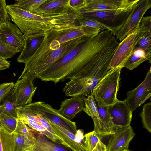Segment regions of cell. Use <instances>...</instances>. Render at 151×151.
<instances>
[{
    "label": "cell",
    "mask_w": 151,
    "mask_h": 151,
    "mask_svg": "<svg viewBox=\"0 0 151 151\" xmlns=\"http://www.w3.org/2000/svg\"><path fill=\"white\" fill-rule=\"evenodd\" d=\"M138 27L133 29L120 43L111 60L109 70L123 68L136 47Z\"/></svg>",
    "instance_id": "ba28073f"
},
{
    "label": "cell",
    "mask_w": 151,
    "mask_h": 151,
    "mask_svg": "<svg viewBox=\"0 0 151 151\" xmlns=\"http://www.w3.org/2000/svg\"><path fill=\"white\" fill-rule=\"evenodd\" d=\"M47 120L52 131L61 139L65 146L70 149L72 151H88L85 142H79L75 135L70 131L62 126Z\"/></svg>",
    "instance_id": "2e32d148"
},
{
    "label": "cell",
    "mask_w": 151,
    "mask_h": 151,
    "mask_svg": "<svg viewBox=\"0 0 151 151\" xmlns=\"http://www.w3.org/2000/svg\"><path fill=\"white\" fill-rule=\"evenodd\" d=\"M17 118L0 113V128L9 133L14 132L17 124Z\"/></svg>",
    "instance_id": "4316f807"
},
{
    "label": "cell",
    "mask_w": 151,
    "mask_h": 151,
    "mask_svg": "<svg viewBox=\"0 0 151 151\" xmlns=\"http://www.w3.org/2000/svg\"><path fill=\"white\" fill-rule=\"evenodd\" d=\"M10 63L7 60L0 57V71L5 70L10 67Z\"/></svg>",
    "instance_id": "74e56055"
},
{
    "label": "cell",
    "mask_w": 151,
    "mask_h": 151,
    "mask_svg": "<svg viewBox=\"0 0 151 151\" xmlns=\"http://www.w3.org/2000/svg\"><path fill=\"white\" fill-rule=\"evenodd\" d=\"M70 0H48L38 8L42 11H50L64 6L69 4Z\"/></svg>",
    "instance_id": "f546056e"
},
{
    "label": "cell",
    "mask_w": 151,
    "mask_h": 151,
    "mask_svg": "<svg viewBox=\"0 0 151 151\" xmlns=\"http://www.w3.org/2000/svg\"><path fill=\"white\" fill-rule=\"evenodd\" d=\"M138 28V34L139 37L145 32H151V16L143 17L141 20Z\"/></svg>",
    "instance_id": "836d02e7"
},
{
    "label": "cell",
    "mask_w": 151,
    "mask_h": 151,
    "mask_svg": "<svg viewBox=\"0 0 151 151\" xmlns=\"http://www.w3.org/2000/svg\"><path fill=\"white\" fill-rule=\"evenodd\" d=\"M34 145L31 151H67L48 141L41 133L32 129Z\"/></svg>",
    "instance_id": "ffe728a7"
},
{
    "label": "cell",
    "mask_w": 151,
    "mask_h": 151,
    "mask_svg": "<svg viewBox=\"0 0 151 151\" xmlns=\"http://www.w3.org/2000/svg\"><path fill=\"white\" fill-rule=\"evenodd\" d=\"M122 0H86L85 5L79 9L82 14L95 11L115 10Z\"/></svg>",
    "instance_id": "ac0fdd59"
},
{
    "label": "cell",
    "mask_w": 151,
    "mask_h": 151,
    "mask_svg": "<svg viewBox=\"0 0 151 151\" xmlns=\"http://www.w3.org/2000/svg\"><path fill=\"white\" fill-rule=\"evenodd\" d=\"M5 0H0V25L6 21H10V18L7 12Z\"/></svg>",
    "instance_id": "d590c367"
},
{
    "label": "cell",
    "mask_w": 151,
    "mask_h": 151,
    "mask_svg": "<svg viewBox=\"0 0 151 151\" xmlns=\"http://www.w3.org/2000/svg\"><path fill=\"white\" fill-rule=\"evenodd\" d=\"M112 123L116 129L130 125L132 113L124 100L107 106Z\"/></svg>",
    "instance_id": "4fadbf2b"
},
{
    "label": "cell",
    "mask_w": 151,
    "mask_h": 151,
    "mask_svg": "<svg viewBox=\"0 0 151 151\" xmlns=\"http://www.w3.org/2000/svg\"><path fill=\"white\" fill-rule=\"evenodd\" d=\"M70 31L62 30L45 35L37 49L24 63V68L18 79L26 77L33 81L87 37L81 36L72 39L69 32Z\"/></svg>",
    "instance_id": "3957f363"
},
{
    "label": "cell",
    "mask_w": 151,
    "mask_h": 151,
    "mask_svg": "<svg viewBox=\"0 0 151 151\" xmlns=\"http://www.w3.org/2000/svg\"><path fill=\"white\" fill-rule=\"evenodd\" d=\"M135 48L144 50L151 48V32H146L137 38Z\"/></svg>",
    "instance_id": "4dcf8cb0"
},
{
    "label": "cell",
    "mask_w": 151,
    "mask_h": 151,
    "mask_svg": "<svg viewBox=\"0 0 151 151\" xmlns=\"http://www.w3.org/2000/svg\"><path fill=\"white\" fill-rule=\"evenodd\" d=\"M151 7V0H139L124 25L116 35V40L121 42L133 29L138 27L144 15Z\"/></svg>",
    "instance_id": "9c48e42d"
},
{
    "label": "cell",
    "mask_w": 151,
    "mask_h": 151,
    "mask_svg": "<svg viewBox=\"0 0 151 151\" xmlns=\"http://www.w3.org/2000/svg\"><path fill=\"white\" fill-rule=\"evenodd\" d=\"M48 0H16L15 6L26 11L31 12L46 3Z\"/></svg>",
    "instance_id": "484cf974"
},
{
    "label": "cell",
    "mask_w": 151,
    "mask_h": 151,
    "mask_svg": "<svg viewBox=\"0 0 151 151\" xmlns=\"http://www.w3.org/2000/svg\"><path fill=\"white\" fill-rule=\"evenodd\" d=\"M139 0H122L118 8L83 14L84 17L96 20L109 27L115 35L125 23Z\"/></svg>",
    "instance_id": "277c9868"
},
{
    "label": "cell",
    "mask_w": 151,
    "mask_h": 151,
    "mask_svg": "<svg viewBox=\"0 0 151 151\" xmlns=\"http://www.w3.org/2000/svg\"><path fill=\"white\" fill-rule=\"evenodd\" d=\"M84 137L88 151H92L99 140H101V137L94 130L86 133L84 135Z\"/></svg>",
    "instance_id": "1f68e13d"
},
{
    "label": "cell",
    "mask_w": 151,
    "mask_h": 151,
    "mask_svg": "<svg viewBox=\"0 0 151 151\" xmlns=\"http://www.w3.org/2000/svg\"><path fill=\"white\" fill-rule=\"evenodd\" d=\"M99 114L102 123L106 136H111L117 130L112 122L108 113L107 106H97Z\"/></svg>",
    "instance_id": "603a6c76"
},
{
    "label": "cell",
    "mask_w": 151,
    "mask_h": 151,
    "mask_svg": "<svg viewBox=\"0 0 151 151\" xmlns=\"http://www.w3.org/2000/svg\"><path fill=\"white\" fill-rule=\"evenodd\" d=\"M86 3V0H70L69 5L72 7L79 10L84 6Z\"/></svg>",
    "instance_id": "8d00e7d4"
},
{
    "label": "cell",
    "mask_w": 151,
    "mask_h": 151,
    "mask_svg": "<svg viewBox=\"0 0 151 151\" xmlns=\"http://www.w3.org/2000/svg\"><path fill=\"white\" fill-rule=\"evenodd\" d=\"M37 88L33 81L28 78L18 79L12 91L17 107H23L32 103Z\"/></svg>",
    "instance_id": "7c38bea8"
},
{
    "label": "cell",
    "mask_w": 151,
    "mask_h": 151,
    "mask_svg": "<svg viewBox=\"0 0 151 151\" xmlns=\"http://www.w3.org/2000/svg\"><path fill=\"white\" fill-rule=\"evenodd\" d=\"M6 8L10 19L19 28L26 39L42 37L62 30H73L83 26L80 24L84 18L83 14L69 3L50 11H42L38 8L31 13L14 4L7 5Z\"/></svg>",
    "instance_id": "7a4b0ae2"
},
{
    "label": "cell",
    "mask_w": 151,
    "mask_h": 151,
    "mask_svg": "<svg viewBox=\"0 0 151 151\" xmlns=\"http://www.w3.org/2000/svg\"><path fill=\"white\" fill-rule=\"evenodd\" d=\"M20 52L17 49L9 46L0 39V57L7 60Z\"/></svg>",
    "instance_id": "f1b7e54d"
},
{
    "label": "cell",
    "mask_w": 151,
    "mask_h": 151,
    "mask_svg": "<svg viewBox=\"0 0 151 151\" xmlns=\"http://www.w3.org/2000/svg\"><path fill=\"white\" fill-rule=\"evenodd\" d=\"M84 100L85 107L83 111L93 119L94 124V130L99 135L105 137L103 126L93 96L85 97Z\"/></svg>",
    "instance_id": "d6986e66"
},
{
    "label": "cell",
    "mask_w": 151,
    "mask_h": 151,
    "mask_svg": "<svg viewBox=\"0 0 151 151\" xmlns=\"http://www.w3.org/2000/svg\"><path fill=\"white\" fill-rule=\"evenodd\" d=\"M80 24L82 26H86L98 29L100 32L105 30H112L108 26L96 20L84 17L80 22Z\"/></svg>",
    "instance_id": "d6a6232c"
},
{
    "label": "cell",
    "mask_w": 151,
    "mask_h": 151,
    "mask_svg": "<svg viewBox=\"0 0 151 151\" xmlns=\"http://www.w3.org/2000/svg\"><path fill=\"white\" fill-rule=\"evenodd\" d=\"M112 46L105 31L86 37L66 55L39 75L37 78L55 84L73 78L83 71L106 62L110 58Z\"/></svg>",
    "instance_id": "6da1fadb"
},
{
    "label": "cell",
    "mask_w": 151,
    "mask_h": 151,
    "mask_svg": "<svg viewBox=\"0 0 151 151\" xmlns=\"http://www.w3.org/2000/svg\"><path fill=\"white\" fill-rule=\"evenodd\" d=\"M12 91L0 104V113L17 118L16 110L17 107Z\"/></svg>",
    "instance_id": "cb8c5ba5"
},
{
    "label": "cell",
    "mask_w": 151,
    "mask_h": 151,
    "mask_svg": "<svg viewBox=\"0 0 151 151\" xmlns=\"http://www.w3.org/2000/svg\"><path fill=\"white\" fill-rule=\"evenodd\" d=\"M118 151H131L130 150H129L128 149H124Z\"/></svg>",
    "instance_id": "ab89813d"
},
{
    "label": "cell",
    "mask_w": 151,
    "mask_h": 151,
    "mask_svg": "<svg viewBox=\"0 0 151 151\" xmlns=\"http://www.w3.org/2000/svg\"><path fill=\"white\" fill-rule=\"evenodd\" d=\"M40 37L33 39H26L25 47L17 57V61L19 63H24L27 60L37 49L43 39Z\"/></svg>",
    "instance_id": "7402d4cb"
},
{
    "label": "cell",
    "mask_w": 151,
    "mask_h": 151,
    "mask_svg": "<svg viewBox=\"0 0 151 151\" xmlns=\"http://www.w3.org/2000/svg\"><path fill=\"white\" fill-rule=\"evenodd\" d=\"M142 119L143 127L149 132H151V103L145 104L140 114Z\"/></svg>",
    "instance_id": "83f0119b"
},
{
    "label": "cell",
    "mask_w": 151,
    "mask_h": 151,
    "mask_svg": "<svg viewBox=\"0 0 151 151\" xmlns=\"http://www.w3.org/2000/svg\"><path fill=\"white\" fill-rule=\"evenodd\" d=\"M106 145L99 140L92 151H106Z\"/></svg>",
    "instance_id": "f35d334b"
},
{
    "label": "cell",
    "mask_w": 151,
    "mask_h": 151,
    "mask_svg": "<svg viewBox=\"0 0 151 151\" xmlns=\"http://www.w3.org/2000/svg\"><path fill=\"white\" fill-rule=\"evenodd\" d=\"M135 135L130 125L117 129L106 146V151H118L128 149L129 145Z\"/></svg>",
    "instance_id": "9a60e30c"
},
{
    "label": "cell",
    "mask_w": 151,
    "mask_h": 151,
    "mask_svg": "<svg viewBox=\"0 0 151 151\" xmlns=\"http://www.w3.org/2000/svg\"><path fill=\"white\" fill-rule=\"evenodd\" d=\"M14 133H9L0 128V151H14Z\"/></svg>",
    "instance_id": "d4e9b609"
},
{
    "label": "cell",
    "mask_w": 151,
    "mask_h": 151,
    "mask_svg": "<svg viewBox=\"0 0 151 151\" xmlns=\"http://www.w3.org/2000/svg\"><path fill=\"white\" fill-rule=\"evenodd\" d=\"M25 106L46 120L63 127L74 134H76L77 131L76 123L63 117L58 110L53 108L49 104L39 101L31 103Z\"/></svg>",
    "instance_id": "8992f818"
},
{
    "label": "cell",
    "mask_w": 151,
    "mask_h": 151,
    "mask_svg": "<svg viewBox=\"0 0 151 151\" xmlns=\"http://www.w3.org/2000/svg\"><path fill=\"white\" fill-rule=\"evenodd\" d=\"M85 97L83 96H77L65 99L62 102L58 111L63 117L70 120L78 113L83 111Z\"/></svg>",
    "instance_id": "e0dca14e"
},
{
    "label": "cell",
    "mask_w": 151,
    "mask_h": 151,
    "mask_svg": "<svg viewBox=\"0 0 151 151\" xmlns=\"http://www.w3.org/2000/svg\"><path fill=\"white\" fill-rule=\"evenodd\" d=\"M14 134V151H31L34 145L32 129L17 118Z\"/></svg>",
    "instance_id": "5bb4252c"
},
{
    "label": "cell",
    "mask_w": 151,
    "mask_h": 151,
    "mask_svg": "<svg viewBox=\"0 0 151 151\" xmlns=\"http://www.w3.org/2000/svg\"><path fill=\"white\" fill-rule=\"evenodd\" d=\"M0 39L6 44L22 51L26 39L23 34L15 24L6 21L0 25Z\"/></svg>",
    "instance_id": "8fae6325"
},
{
    "label": "cell",
    "mask_w": 151,
    "mask_h": 151,
    "mask_svg": "<svg viewBox=\"0 0 151 151\" xmlns=\"http://www.w3.org/2000/svg\"><path fill=\"white\" fill-rule=\"evenodd\" d=\"M17 118L31 129L41 133L53 142L57 138L48 121L26 106L17 107Z\"/></svg>",
    "instance_id": "52a82bcc"
},
{
    "label": "cell",
    "mask_w": 151,
    "mask_h": 151,
    "mask_svg": "<svg viewBox=\"0 0 151 151\" xmlns=\"http://www.w3.org/2000/svg\"><path fill=\"white\" fill-rule=\"evenodd\" d=\"M125 101L132 112L145 102L151 95V68L140 84L127 92Z\"/></svg>",
    "instance_id": "30bf717a"
},
{
    "label": "cell",
    "mask_w": 151,
    "mask_h": 151,
    "mask_svg": "<svg viewBox=\"0 0 151 151\" xmlns=\"http://www.w3.org/2000/svg\"><path fill=\"white\" fill-rule=\"evenodd\" d=\"M122 69L121 67H118L110 70L96 86L93 95L98 106H108L118 100L117 94L119 89Z\"/></svg>",
    "instance_id": "5b68a950"
},
{
    "label": "cell",
    "mask_w": 151,
    "mask_h": 151,
    "mask_svg": "<svg viewBox=\"0 0 151 151\" xmlns=\"http://www.w3.org/2000/svg\"><path fill=\"white\" fill-rule=\"evenodd\" d=\"M151 48L144 50L135 48L132 55L124 65L123 68L132 70L145 61L148 60L151 63Z\"/></svg>",
    "instance_id": "44dd1931"
},
{
    "label": "cell",
    "mask_w": 151,
    "mask_h": 151,
    "mask_svg": "<svg viewBox=\"0 0 151 151\" xmlns=\"http://www.w3.org/2000/svg\"><path fill=\"white\" fill-rule=\"evenodd\" d=\"M14 84L13 82L0 83V104L11 92Z\"/></svg>",
    "instance_id": "e575fe53"
}]
</instances>
